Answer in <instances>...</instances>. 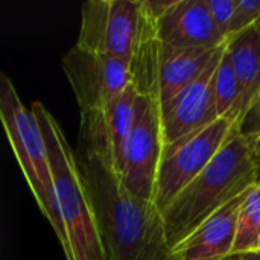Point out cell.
Masks as SVG:
<instances>
[{
    "instance_id": "8",
    "label": "cell",
    "mask_w": 260,
    "mask_h": 260,
    "mask_svg": "<svg viewBox=\"0 0 260 260\" xmlns=\"http://www.w3.org/2000/svg\"><path fill=\"white\" fill-rule=\"evenodd\" d=\"M81 114L116 101L131 84V62L73 46L61 59Z\"/></svg>"
},
{
    "instance_id": "10",
    "label": "cell",
    "mask_w": 260,
    "mask_h": 260,
    "mask_svg": "<svg viewBox=\"0 0 260 260\" xmlns=\"http://www.w3.org/2000/svg\"><path fill=\"white\" fill-rule=\"evenodd\" d=\"M222 52L224 49L215 58L210 67L203 73V76H200L195 82L183 88L168 102L160 104V119L165 146L163 152L219 119L215 107L212 82Z\"/></svg>"
},
{
    "instance_id": "13",
    "label": "cell",
    "mask_w": 260,
    "mask_h": 260,
    "mask_svg": "<svg viewBox=\"0 0 260 260\" xmlns=\"http://www.w3.org/2000/svg\"><path fill=\"white\" fill-rule=\"evenodd\" d=\"M224 49L161 46L158 64V104L168 102L195 82Z\"/></svg>"
},
{
    "instance_id": "17",
    "label": "cell",
    "mask_w": 260,
    "mask_h": 260,
    "mask_svg": "<svg viewBox=\"0 0 260 260\" xmlns=\"http://www.w3.org/2000/svg\"><path fill=\"white\" fill-rule=\"evenodd\" d=\"M259 20L260 0H236V12L230 26L229 40L242 30L256 26Z\"/></svg>"
},
{
    "instance_id": "4",
    "label": "cell",
    "mask_w": 260,
    "mask_h": 260,
    "mask_svg": "<svg viewBox=\"0 0 260 260\" xmlns=\"http://www.w3.org/2000/svg\"><path fill=\"white\" fill-rule=\"evenodd\" d=\"M0 119L34 198L49 219L66 254L67 238L41 128L35 114L23 105L12 81L5 73H0Z\"/></svg>"
},
{
    "instance_id": "16",
    "label": "cell",
    "mask_w": 260,
    "mask_h": 260,
    "mask_svg": "<svg viewBox=\"0 0 260 260\" xmlns=\"http://www.w3.org/2000/svg\"><path fill=\"white\" fill-rule=\"evenodd\" d=\"M260 251V183L244 193L232 256Z\"/></svg>"
},
{
    "instance_id": "11",
    "label": "cell",
    "mask_w": 260,
    "mask_h": 260,
    "mask_svg": "<svg viewBox=\"0 0 260 260\" xmlns=\"http://www.w3.org/2000/svg\"><path fill=\"white\" fill-rule=\"evenodd\" d=\"M161 46L219 49L227 40L216 27L206 0H177L175 6L157 23Z\"/></svg>"
},
{
    "instance_id": "14",
    "label": "cell",
    "mask_w": 260,
    "mask_h": 260,
    "mask_svg": "<svg viewBox=\"0 0 260 260\" xmlns=\"http://www.w3.org/2000/svg\"><path fill=\"white\" fill-rule=\"evenodd\" d=\"M227 52L232 58L235 73L239 82L241 93V120L260 94V34L256 26L248 27L235 37L227 44ZM241 123V122H239Z\"/></svg>"
},
{
    "instance_id": "18",
    "label": "cell",
    "mask_w": 260,
    "mask_h": 260,
    "mask_svg": "<svg viewBox=\"0 0 260 260\" xmlns=\"http://www.w3.org/2000/svg\"><path fill=\"white\" fill-rule=\"evenodd\" d=\"M206 3L216 27L229 41L230 26L236 12V0H206Z\"/></svg>"
},
{
    "instance_id": "22",
    "label": "cell",
    "mask_w": 260,
    "mask_h": 260,
    "mask_svg": "<svg viewBox=\"0 0 260 260\" xmlns=\"http://www.w3.org/2000/svg\"><path fill=\"white\" fill-rule=\"evenodd\" d=\"M256 29L259 30V34H260V20H259V21H257V23H256Z\"/></svg>"
},
{
    "instance_id": "19",
    "label": "cell",
    "mask_w": 260,
    "mask_h": 260,
    "mask_svg": "<svg viewBox=\"0 0 260 260\" xmlns=\"http://www.w3.org/2000/svg\"><path fill=\"white\" fill-rule=\"evenodd\" d=\"M239 133L248 140H253L260 134V94L241 120Z\"/></svg>"
},
{
    "instance_id": "21",
    "label": "cell",
    "mask_w": 260,
    "mask_h": 260,
    "mask_svg": "<svg viewBox=\"0 0 260 260\" xmlns=\"http://www.w3.org/2000/svg\"><path fill=\"white\" fill-rule=\"evenodd\" d=\"M229 260H260V251L254 253H245V254H238V256H232Z\"/></svg>"
},
{
    "instance_id": "23",
    "label": "cell",
    "mask_w": 260,
    "mask_h": 260,
    "mask_svg": "<svg viewBox=\"0 0 260 260\" xmlns=\"http://www.w3.org/2000/svg\"><path fill=\"white\" fill-rule=\"evenodd\" d=\"M227 260H229V259H227Z\"/></svg>"
},
{
    "instance_id": "12",
    "label": "cell",
    "mask_w": 260,
    "mask_h": 260,
    "mask_svg": "<svg viewBox=\"0 0 260 260\" xmlns=\"http://www.w3.org/2000/svg\"><path fill=\"white\" fill-rule=\"evenodd\" d=\"M244 193L225 204L171 250V260H227L232 257Z\"/></svg>"
},
{
    "instance_id": "9",
    "label": "cell",
    "mask_w": 260,
    "mask_h": 260,
    "mask_svg": "<svg viewBox=\"0 0 260 260\" xmlns=\"http://www.w3.org/2000/svg\"><path fill=\"white\" fill-rule=\"evenodd\" d=\"M139 93L131 84L111 104L81 114L78 151L99 157L119 174L125 145L131 134Z\"/></svg>"
},
{
    "instance_id": "7",
    "label": "cell",
    "mask_w": 260,
    "mask_h": 260,
    "mask_svg": "<svg viewBox=\"0 0 260 260\" xmlns=\"http://www.w3.org/2000/svg\"><path fill=\"white\" fill-rule=\"evenodd\" d=\"M140 34V0H90L82 5L76 46L131 62Z\"/></svg>"
},
{
    "instance_id": "15",
    "label": "cell",
    "mask_w": 260,
    "mask_h": 260,
    "mask_svg": "<svg viewBox=\"0 0 260 260\" xmlns=\"http://www.w3.org/2000/svg\"><path fill=\"white\" fill-rule=\"evenodd\" d=\"M212 91L215 99V107L219 119H227L233 122L239 128L241 122V93H239V82L235 73V67L232 58L224 47L221 61L215 70Z\"/></svg>"
},
{
    "instance_id": "20",
    "label": "cell",
    "mask_w": 260,
    "mask_h": 260,
    "mask_svg": "<svg viewBox=\"0 0 260 260\" xmlns=\"http://www.w3.org/2000/svg\"><path fill=\"white\" fill-rule=\"evenodd\" d=\"M250 142H251V148H253L254 158H256L257 166H259V169H260V134L257 136V137H254L253 140H250Z\"/></svg>"
},
{
    "instance_id": "3",
    "label": "cell",
    "mask_w": 260,
    "mask_h": 260,
    "mask_svg": "<svg viewBox=\"0 0 260 260\" xmlns=\"http://www.w3.org/2000/svg\"><path fill=\"white\" fill-rule=\"evenodd\" d=\"M32 113L41 128L56 189V198L67 238V260H108L85 195L76 155L59 123L41 102H32Z\"/></svg>"
},
{
    "instance_id": "2",
    "label": "cell",
    "mask_w": 260,
    "mask_h": 260,
    "mask_svg": "<svg viewBox=\"0 0 260 260\" xmlns=\"http://www.w3.org/2000/svg\"><path fill=\"white\" fill-rule=\"evenodd\" d=\"M257 183L260 169L251 142L236 126L210 165L165 210L169 248L177 247L213 213Z\"/></svg>"
},
{
    "instance_id": "5",
    "label": "cell",
    "mask_w": 260,
    "mask_h": 260,
    "mask_svg": "<svg viewBox=\"0 0 260 260\" xmlns=\"http://www.w3.org/2000/svg\"><path fill=\"white\" fill-rule=\"evenodd\" d=\"M235 128L233 122L218 119L163 152L154 192V204L161 215L210 165Z\"/></svg>"
},
{
    "instance_id": "1",
    "label": "cell",
    "mask_w": 260,
    "mask_h": 260,
    "mask_svg": "<svg viewBox=\"0 0 260 260\" xmlns=\"http://www.w3.org/2000/svg\"><path fill=\"white\" fill-rule=\"evenodd\" d=\"M79 175L108 260H171L161 212L134 197L99 157L75 152Z\"/></svg>"
},
{
    "instance_id": "6",
    "label": "cell",
    "mask_w": 260,
    "mask_h": 260,
    "mask_svg": "<svg viewBox=\"0 0 260 260\" xmlns=\"http://www.w3.org/2000/svg\"><path fill=\"white\" fill-rule=\"evenodd\" d=\"M163 148L160 104L155 98L139 94L134 125L125 145L122 165L117 174L122 184L134 197L154 203Z\"/></svg>"
}]
</instances>
